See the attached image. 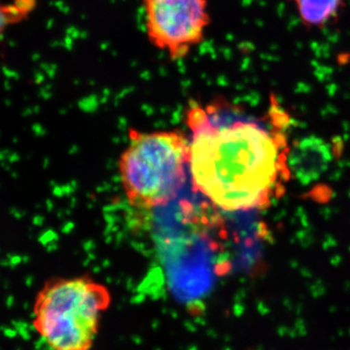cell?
Returning a JSON list of instances; mask_svg holds the SVG:
<instances>
[{
	"mask_svg": "<svg viewBox=\"0 0 350 350\" xmlns=\"http://www.w3.org/2000/svg\"><path fill=\"white\" fill-rule=\"evenodd\" d=\"M111 304L109 288L91 276L53 280L38 295L33 328L50 350H92Z\"/></svg>",
	"mask_w": 350,
	"mask_h": 350,
	"instance_id": "cell-2",
	"label": "cell"
},
{
	"mask_svg": "<svg viewBox=\"0 0 350 350\" xmlns=\"http://www.w3.org/2000/svg\"><path fill=\"white\" fill-rule=\"evenodd\" d=\"M301 23L310 29H322L338 19L345 0H294Z\"/></svg>",
	"mask_w": 350,
	"mask_h": 350,
	"instance_id": "cell-6",
	"label": "cell"
},
{
	"mask_svg": "<svg viewBox=\"0 0 350 350\" xmlns=\"http://www.w3.org/2000/svg\"><path fill=\"white\" fill-rule=\"evenodd\" d=\"M334 156L333 147L326 140L308 135L298 140L288 151V172L303 185H310L325 174Z\"/></svg>",
	"mask_w": 350,
	"mask_h": 350,
	"instance_id": "cell-5",
	"label": "cell"
},
{
	"mask_svg": "<svg viewBox=\"0 0 350 350\" xmlns=\"http://www.w3.org/2000/svg\"><path fill=\"white\" fill-rule=\"evenodd\" d=\"M36 7V0H0V42L4 32L12 25L27 20Z\"/></svg>",
	"mask_w": 350,
	"mask_h": 350,
	"instance_id": "cell-7",
	"label": "cell"
},
{
	"mask_svg": "<svg viewBox=\"0 0 350 350\" xmlns=\"http://www.w3.org/2000/svg\"><path fill=\"white\" fill-rule=\"evenodd\" d=\"M189 160L190 142L181 131H131L119 170L131 206L150 209L174 200L186 183Z\"/></svg>",
	"mask_w": 350,
	"mask_h": 350,
	"instance_id": "cell-3",
	"label": "cell"
},
{
	"mask_svg": "<svg viewBox=\"0 0 350 350\" xmlns=\"http://www.w3.org/2000/svg\"><path fill=\"white\" fill-rule=\"evenodd\" d=\"M14 301H15V299H14V297L9 296L8 298H7V301H6L7 306H9V308H10V306H12L13 304H14Z\"/></svg>",
	"mask_w": 350,
	"mask_h": 350,
	"instance_id": "cell-9",
	"label": "cell"
},
{
	"mask_svg": "<svg viewBox=\"0 0 350 350\" xmlns=\"http://www.w3.org/2000/svg\"><path fill=\"white\" fill-rule=\"evenodd\" d=\"M142 10L147 40L172 61L204 42L211 24L207 0H142Z\"/></svg>",
	"mask_w": 350,
	"mask_h": 350,
	"instance_id": "cell-4",
	"label": "cell"
},
{
	"mask_svg": "<svg viewBox=\"0 0 350 350\" xmlns=\"http://www.w3.org/2000/svg\"><path fill=\"white\" fill-rule=\"evenodd\" d=\"M193 187L221 211H256L288 172L285 139L269 122L220 103L187 110Z\"/></svg>",
	"mask_w": 350,
	"mask_h": 350,
	"instance_id": "cell-1",
	"label": "cell"
},
{
	"mask_svg": "<svg viewBox=\"0 0 350 350\" xmlns=\"http://www.w3.org/2000/svg\"><path fill=\"white\" fill-rule=\"evenodd\" d=\"M3 334L6 336V337L14 338L16 337L17 331H16V329L9 328L8 327V328L3 329Z\"/></svg>",
	"mask_w": 350,
	"mask_h": 350,
	"instance_id": "cell-8",
	"label": "cell"
}]
</instances>
